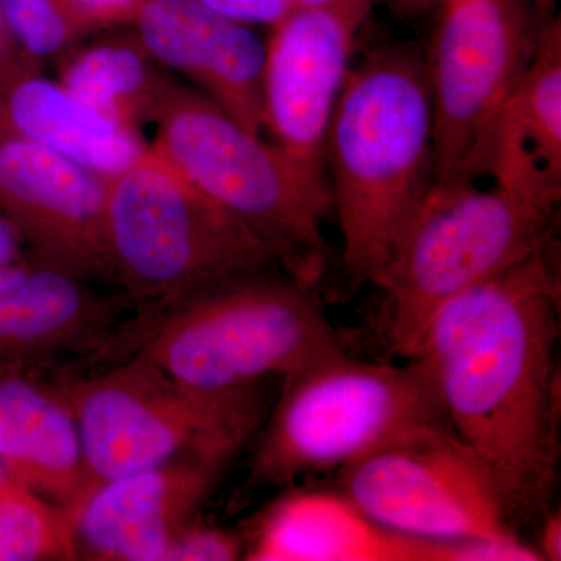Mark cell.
<instances>
[{
    "instance_id": "obj_30",
    "label": "cell",
    "mask_w": 561,
    "mask_h": 561,
    "mask_svg": "<svg viewBox=\"0 0 561 561\" xmlns=\"http://www.w3.org/2000/svg\"><path fill=\"white\" fill-rule=\"evenodd\" d=\"M557 0H534L535 9H537L538 14L542 21L548 22L551 21L553 16L552 11L553 7H556Z\"/></svg>"
},
{
    "instance_id": "obj_25",
    "label": "cell",
    "mask_w": 561,
    "mask_h": 561,
    "mask_svg": "<svg viewBox=\"0 0 561 561\" xmlns=\"http://www.w3.org/2000/svg\"><path fill=\"white\" fill-rule=\"evenodd\" d=\"M99 31L135 24L146 0H73Z\"/></svg>"
},
{
    "instance_id": "obj_17",
    "label": "cell",
    "mask_w": 561,
    "mask_h": 561,
    "mask_svg": "<svg viewBox=\"0 0 561 561\" xmlns=\"http://www.w3.org/2000/svg\"><path fill=\"white\" fill-rule=\"evenodd\" d=\"M479 176H491L560 206L561 201V27L542 25L537 49L522 79L491 122L479 158Z\"/></svg>"
},
{
    "instance_id": "obj_18",
    "label": "cell",
    "mask_w": 561,
    "mask_h": 561,
    "mask_svg": "<svg viewBox=\"0 0 561 561\" xmlns=\"http://www.w3.org/2000/svg\"><path fill=\"white\" fill-rule=\"evenodd\" d=\"M0 136L28 140L105 179L149 150L142 135L94 113L18 51L0 62Z\"/></svg>"
},
{
    "instance_id": "obj_26",
    "label": "cell",
    "mask_w": 561,
    "mask_h": 561,
    "mask_svg": "<svg viewBox=\"0 0 561 561\" xmlns=\"http://www.w3.org/2000/svg\"><path fill=\"white\" fill-rule=\"evenodd\" d=\"M538 545L535 548L540 552L542 560H561V516L559 508H551L538 522Z\"/></svg>"
},
{
    "instance_id": "obj_4",
    "label": "cell",
    "mask_w": 561,
    "mask_h": 561,
    "mask_svg": "<svg viewBox=\"0 0 561 561\" xmlns=\"http://www.w3.org/2000/svg\"><path fill=\"white\" fill-rule=\"evenodd\" d=\"M150 150L260 236L291 278L317 287L332 267L323 224L331 184L169 73Z\"/></svg>"
},
{
    "instance_id": "obj_3",
    "label": "cell",
    "mask_w": 561,
    "mask_h": 561,
    "mask_svg": "<svg viewBox=\"0 0 561 561\" xmlns=\"http://www.w3.org/2000/svg\"><path fill=\"white\" fill-rule=\"evenodd\" d=\"M346 350L317 297L280 268L220 280L136 311L113 359L139 354L176 381L232 393L284 378Z\"/></svg>"
},
{
    "instance_id": "obj_27",
    "label": "cell",
    "mask_w": 561,
    "mask_h": 561,
    "mask_svg": "<svg viewBox=\"0 0 561 561\" xmlns=\"http://www.w3.org/2000/svg\"><path fill=\"white\" fill-rule=\"evenodd\" d=\"M25 253L27 250H25L20 232L13 221L0 209V272L13 262L21 260Z\"/></svg>"
},
{
    "instance_id": "obj_32",
    "label": "cell",
    "mask_w": 561,
    "mask_h": 561,
    "mask_svg": "<svg viewBox=\"0 0 561 561\" xmlns=\"http://www.w3.org/2000/svg\"><path fill=\"white\" fill-rule=\"evenodd\" d=\"M7 479H9V476H7L5 471H3L2 467H0V483L5 482Z\"/></svg>"
},
{
    "instance_id": "obj_10",
    "label": "cell",
    "mask_w": 561,
    "mask_h": 561,
    "mask_svg": "<svg viewBox=\"0 0 561 561\" xmlns=\"http://www.w3.org/2000/svg\"><path fill=\"white\" fill-rule=\"evenodd\" d=\"M534 0H445L426 60L434 181L478 179L483 140L522 79L542 25Z\"/></svg>"
},
{
    "instance_id": "obj_14",
    "label": "cell",
    "mask_w": 561,
    "mask_h": 561,
    "mask_svg": "<svg viewBox=\"0 0 561 561\" xmlns=\"http://www.w3.org/2000/svg\"><path fill=\"white\" fill-rule=\"evenodd\" d=\"M230 463L183 454L98 486L72 519L79 559L165 561Z\"/></svg>"
},
{
    "instance_id": "obj_9",
    "label": "cell",
    "mask_w": 561,
    "mask_h": 561,
    "mask_svg": "<svg viewBox=\"0 0 561 561\" xmlns=\"http://www.w3.org/2000/svg\"><path fill=\"white\" fill-rule=\"evenodd\" d=\"M337 489L373 522L437 542L519 540L489 472L448 423L376 446L339 470Z\"/></svg>"
},
{
    "instance_id": "obj_7",
    "label": "cell",
    "mask_w": 561,
    "mask_h": 561,
    "mask_svg": "<svg viewBox=\"0 0 561 561\" xmlns=\"http://www.w3.org/2000/svg\"><path fill=\"white\" fill-rule=\"evenodd\" d=\"M405 360H362L342 350L284 378L242 494L342 470L404 432L448 423L420 365Z\"/></svg>"
},
{
    "instance_id": "obj_22",
    "label": "cell",
    "mask_w": 561,
    "mask_h": 561,
    "mask_svg": "<svg viewBox=\"0 0 561 561\" xmlns=\"http://www.w3.org/2000/svg\"><path fill=\"white\" fill-rule=\"evenodd\" d=\"M0 21L14 50L39 66L99 31L73 0H0Z\"/></svg>"
},
{
    "instance_id": "obj_6",
    "label": "cell",
    "mask_w": 561,
    "mask_h": 561,
    "mask_svg": "<svg viewBox=\"0 0 561 561\" xmlns=\"http://www.w3.org/2000/svg\"><path fill=\"white\" fill-rule=\"evenodd\" d=\"M46 381L79 430L83 490L76 513L102 483L183 454L231 460L265 419L262 386L208 393L176 381L139 354Z\"/></svg>"
},
{
    "instance_id": "obj_11",
    "label": "cell",
    "mask_w": 561,
    "mask_h": 561,
    "mask_svg": "<svg viewBox=\"0 0 561 561\" xmlns=\"http://www.w3.org/2000/svg\"><path fill=\"white\" fill-rule=\"evenodd\" d=\"M25 253L0 272V376L51 378L108 356L138 308Z\"/></svg>"
},
{
    "instance_id": "obj_8",
    "label": "cell",
    "mask_w": 561,
    "mask_h": 561,
    "mask_svg": "<svg viewBox=\"0 0 561 561\" xmlns=\"http://www.w3.org/2000/svg\"><path fill=\"white\" fill-rule=\"evenodd\" d=\"M106 253L111 284L138 309L280 268L260 236L195 190L150 146L131 168L108 179Z\"/></svg>"
},
{
    "instance_id": "obj_19",
    "label": "cell",
    "mask_w": 561,
    "mask_h": 561,
    "mask_svg": "<svg viewBox=\"0 0 561 561\" xmlns=\"http://www.w3.org/2000/svg\"><path fill=\"white\" fill-rule=\"evenodd\" d=\"M0 467L68 513L83 490V454L76 420L49 381L0 376Z\"/></svg>"
},
{
    "instance_id": "obj_23",
    "label": "cell",
    "mask_w": 561,
    "mask_h": 561,
    "mask_svg": "<svg viewBox=\"0 0 561 561\" xmlns=\"http://www.w3.org/2000/svg\"><path fill=\"white\" fill-rule=\"evenodd\" d=\"M245 557V538L194 522L180 535L165 561H232Z\"/></svg>"
},
{
    "instance_id": "obj_5",
    "label": "cell",
    "mask_w": 561,
    "mask_h": 561,
    "mask_svg": "<svg viewBox=\"0 0 561 561\" xmlns=\"http://www.w3.org/2000/svg\"><path fill=\"white\" fill-rule=\"evenodd\" d=\"M476 180L434 181L373 279L386 297L387 342L405 359L443 305L553 247L559 206Z\"/></svg>"
},
{
    "instance_id": "obj_24",
    "label": "cell",
    "mask_w": 561,
    "mask_h": 561,
    "mask_svg": "<svg viewBox=\"0 0 561 561\" xmlns=\"http://www.w3.org/2000/svg\"><path fill=\"white\" fill-rule=\"evenodd\" d=\"M197 2L250 27L253 25L275 27L295 9L287 0H197Z\"/></svg>"
},
{
    "instance_id": "obj_16",
    "label": "cell",
    "mask_w": 561,
    "mask_h": 561,
    "mask_svg": "<svg viewBox=\"0 0 561 561\" xmlns=\"http://www.w3.org/2000/svg\"><path fill=\"white\" fill-rule=\"evenodd\" d=\"M243 538L251 561H457L460 551L386 529L339 489L290 490Z\"/></svg>"
},
{
    "instance_id": "obj_21",
    "label": "cell",
    "mask_w": 561,
    "mask_h": 561,
    "mask_svg": "<svg viewBox=\"0 0 561 561\" xmlns=\"http://www.w3.org/2000/svg\"><path fill=\"white\" fill-rule=\"evenodd\" d=\"M77 559L68 513L10 478L0 483V561Z\"/></svg>"
},
{
    "instance_id": "obj_1",
    "label": "cell",
    "mask_w": 561,
    "mask_h": 561,
    "mask_svg": "<svg viewBox=\"0 0 561 561\" xmlns=\"http://www.w3.org/2000/svg\"><path fill=\"white\" fill-rule=\"evenodd\" d=\"M559 335L560 278L549 249L443 305L409 357L518 531L556 500Z\"/></svg>"
},
{
    "instance_id": "obj_12",
    "label": "cell",
    "mask_w": 561,
    "mask_h": 561,
    "mask_svg": "<svg viewBox=\"0 0 561 561\" xmlns=\"http://www.w3.org/2000/svg\"><path fill=\"white\" fill-rule=\"evenodd\" d=\"M106 202L105 176L28 140L0 136V209L35 260L111 283Z\"/></svg>"
},
{
    "instance_id": "obj_31",
    "label": "cell",
    "mask_w": 561,
    "mask_h": 561,
    "mask_svg": "<svg viewBox=\"0 0 561 561\" xmlns=\"http://www.w3.org/2000/svg\"><path fill=\"white\" fill-rule=\"evenodd\" d=\"M402 5L411 7V9H427V7L434 5V3H442L445 0H400Z\"/></svg>"
},
{
    "instance_id": "obj_28",
    "label": "cell",
    "mask_w": 561,
    "mask_h": 561,
    "mask_svg": "<svg viewBox=\"0 0 561 561\" xmlns=\"http://www.w3.org/2000/svg\"><path fill=\"white\" fill-rule=\"evenodd\" d=\"M291 7H308V9H327L356 14L367 20L376 0H287Z\"/></svg>"
},
{
    "instance_id": "obj_29",
    "label": "cell",
    "mask_w": 561,
    "mask_h": 561,
    "mask_svg": "<svg viewBox=\"0 0 561 561\" xmlns=\"http://www.w3.org/2000/svg\"><path fill=\"white\" fill-rule=\"evenodd\" d=\"M16 54L13 44L7 35L5 28H3L2 21H0V62L10 58L11 55Z\"/></svg>"
},
{
    "instance_id": "obj_20",
    "label": "cell",
    "mask_w": 561,
    "mask_h": 561,
    "mask_svg": "<svg viewBox=\"0 0 561 561\" xmlns=\"http://www.w3.org/2000/svg\"><path fill=\"white\" fill-rule=\"evenodd\" d=\"M58 81L102 117L142 135L153 124L168 70L150 57L133 32L79 44L62 55Z\"/></svg>"
},
{
    "instance_id": "obj_2",
    "label": "cell",
    "mask_w": 561,
    "mask_h": 561,
    "mask_svg": "<svg viewBox=\"0 0 561 561\" xmlns=\"http://www.w3.org/2000/svg\"><path fill=\"white\" fill-rule=\"evenodd\" d=\"M342 268L371 284L435 176L426 60L408 46L371 51L348 79L328 131Z\"/></svg>"
},
{
    "instance_id": "obj_13",
    "label": "cell",
    "mask_w": 561,
    "mask_h": 561,
    "mask_svg": "<svg viewBox=\"0 0 561 561\" xmlns=\"http://www.w3.org/2000/svg\"><path fill=\"white\" fill-rule=\"evenodd\" d=\"M365 18L295 7L272 27L262 99L265 130L294 160L324 175L328 131Z\"/></svg>"
},
{
    "instance_id": "obj_15",
    "label": "cell",
    "mask_w": 561,
    "mask_h": 561,
    "mask_svg": "<svg viewBox=\"0 0 561 561\" xmlns=\"http://www.w3.org/2000/svg\"><path fill=\"white\" fill-rule=\"evenodd\" d=\"M133 28L162 69L186 77L243 128L262 136L267 43L253 27L197 0H146Z\"/></svg>"
}]
</instances>
